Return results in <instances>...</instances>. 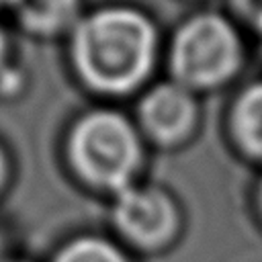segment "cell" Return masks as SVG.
I'll use <instances>...</instances> for the list:
<instances>
[{"mask_svg":"<svg viewBox=\"0 0 262 262\" xmlns=\"http://www.w3.org/2000/svg\"><path fill=\"white\" fill-rule=\"evenodd\" d=\"M70 39L76 74L102 94L133 92L147 80L156 61V27L131 6H106L80 16Z\"/></svg>","mask_w":262,"mask_h":262,"instance_id":"cell-1","label":"cell"},{"mask_svg":"<svg viewBox=\"0 0 262 262\" xmlns=\"http://www.w3.org/2000/svg\"><path fill=\"white\" fill-rule=\"evenodd\" d=\"M68 156L86 182L119 192L133 184L141 164V141L125 115L96 108L84 113L70 129Z\"/></svg>","mask_w":262,"mask_h":262,"instance_id":"cell-2","label":"cell"},{"mask_svg":"<svg viewBox=\"0 0 262 262\" xmlns=\"http://www.w3.org/2000/svg\"><path fill=\"white\" fill-rule=\"evenodd\" d=\"M242 66V41L233 25L217 12H201L182 23L170 45L172 82L209 90L231 80Z\"/></svg>","mask_w":262,"mask_h":262,"instance_id":"cell-3","label":"cell"},{"mask_svg":"<svg viewBox=\"0 0 262 262\" xmlns=\"http://www.w3.org/2000/svg\"><path fill=\"white\" fill-rule=\"evenodd\" d=\"M117 227L135 244L156 248L168 242L178 223L174 201L160 188L129 184L115 192Z\"/></svg>","mask_w":262,"mask_h":262,"instance_id":"cell-4","label":"cell"},{"mask_svg":"<svg viewBox=\"0 0 262 262\" xmlns=\"http://www.w3.org/2000/svg\"><path fill=\"white\" fill-rule=\"evenodd\" d=\"M141 127L160 143H176L184 139L196 121L194 94L176 84L162 82L145 92L139 102Z\"/></svg>","mask_w":262,"mask_h":262,"instance_id":"cell-5","label":"cell"},{"mask_svg":"<svg viewBox=\"0 0 262 262\" xmlns=\"http://www.w3.org/2000/svg\"><path fill=\"white\" fill-rule=\"evenodd\" d=\"M23 29L33 35L72 31L80 20V0H16L10 6Z\"/></svg>","mask_w":262,"mask_h":262,"instance_id":"cell-6","label":"cell"},{"mask_svg":"<svg viewBox=\"0 0 262 262\" xmlns=\"http://www.w3.org/2000/svg\"><path fill=\"white\" fill-rule=\"evenodd\" d=\"M229 127L237 147L262 162V82L239 92L229 113Z\"/></svg>","mask_w":262,"mask_h":262,"instance_id":"cell-7","label":"cell"},{"mask_svg":"<svg viewBox=\"0 0 262 262\" xmlns=\"http://www.w3.org/2000/svg\"><path fill=\"white\" fill-rule=\"evenodd\" d=\"M55 262H127L125 256L106 239L86 235L59 250Z\"/></svg>","mask_w":262,"mask_h":262,"instance_id":"cell-8","label":"cell"},{"mask_svg":"<svg viewBox=\"0 0 262 262\" xmlns=\"http://www.w3.org/2000/svg\"><path fill=\"white\" fill-rule=\"evenodd\" d=\"M235 12L262 33V0H231Z\"/></svg>","mask_w":262,"mask_h":262,"instance_id":"cell-9","label":"cell"},{"mask_svg":"<svg viewBox=\"0 0 262 262\" xmlns=\"http://www.w3.org/2000/svg\"><path fill=\"white\" fill-rule=\"evenodd\" d=\"M8 66V37L0 27V72Z\"/></svg>","mask_w":262,"mask_h":262,"instance_id":"cell-10","label":"cell"},{"mask_svg":"<svg viewBox=\"0 0 262 262\" xmlns=\"http://www.w3.org/2000/svg\"><path fill=\"white\" fill-rule=\"evenodd\" d=\"M6 172H8V162H6V154H4V149L0 147V186H2L4 180H6Z\"/></svg>","mask_w":262,"mask_h":262,"instance_id":"cell-11","label":"cell"},{"mask_svg":"<svg viewBox=\"0 0 262 262\" xmlns=\"http://www.w3.org/2000/svg\"><path fill=\"white\" fill-rule=\"evenodd\" d=\"M258 205H260V209H262V182H260V186H258Z\"/></svg>","mask_w":262,"mask_h":262,"instance_id":"cell-12","label":"cell"},{"mask_svg":"<svg viewBox=\"0 0 262 262\" xmlns=\"http://www.w3.org/2000/svg\"><path fill=\"white\" fill-rule=\"evenodd\" d=\"M14 2H16V0H0V6H2V4H6V6H12Z\"/></svg>","mask_w":262,"mask_h":262,"instance_id":"cell-13","label":"cell"},{"mask_svg":"<svg viewBox=\"0 0 262 262\" xmlns=\"http://www.w3.org/2000/svg\"><path fill=\"white\" fill-rule=\"evenodd\" d=\"M0 262H2V260H0ZM10 262H18V260H10Z\"/></svg>","mask_w":262,"mask_h":262,"instance_id":"cell-14","label":"cell"}]
</instances>
